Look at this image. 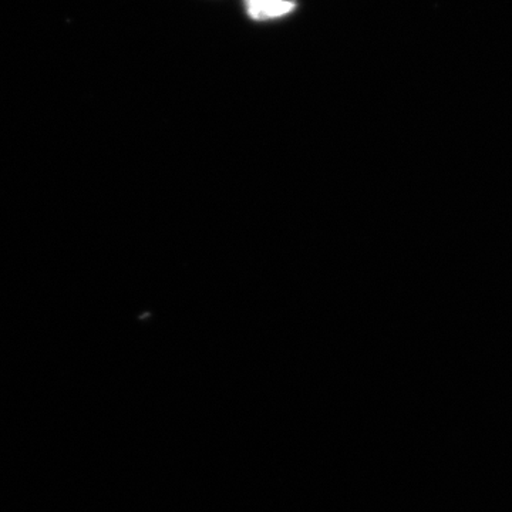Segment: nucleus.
Segmentation results:
<instances>
[{"label":"nucleus","mask_w":512,"mask_h":512,"mask_svg":"<svg viewBox=\"0 0 512 512\" xmlns=\"http://www.w3.org/2000/svg\"><path fill=\"white\" fill-rule=\"evenodd\" d=\"M248 15L254 20H271L289 15L296 8L292 0H245Z\"/></svg>","instance_id":"f257e3e1"}]
</instances>
